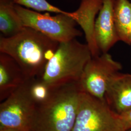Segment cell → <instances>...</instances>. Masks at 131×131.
Instances as JSON below:
<instances>
[{"label":"cell","instance_id":"1","mask_svg":"<svg viewBox=\"0 0 131 131\" xmlns=\"http://www.w3.org/2000/svg\"><path fill=\"white\" fill-rule=\"evenodd\" d=\"M59 43L32 28L25 27L10 37L0 38V52L12 57L28 79L40 77Z\"/></svg>","mask_w":131,"mask_h":131},{"label":"cell","instance_id":"2","mask_svg":"<svg viewBox=\"0 0 131 131\" xmlns=\"http://www.w3.org/2000/svg\"><path fill=\"white\" fill-rule=\"evenodd\" d=\"M82 91L79 82L52 89L49 98L37 104L31 131H72Z\"/></svg>","mask_w":131,"mask_h":131},{"label":"cell","instance_id":"3","mask_svg":"<svg viewBox=\"0 0 131 131\" xmlns=\"http://www.w3.org/2000/svg\"><path fill=\"white\" fill-rule=\"evenodd\" d=\"M92 57L88 45L76 38L59 43L38 78L52 89L79 82L85 66Z\"/></svg>","mask_w":131,"mask_h":131},{"label":"cell","instance_id":"4","mask_svg":"<svg viewBox=\"0 0 131 131\" xmlns=\"http://www.w3.org/2000/svg\"><path fill=\"white\" fill-rule=\"evenodd\" d=\"M72 131H126L119 115L106 101L84 91L80 97L77 117Z\"/></svg>","mask_w":131,"mask_h":131},{"label":"cell","instance_id":"5","mask_svg":"<svg viewBox=\"0 0 131 131\" xmlns=\"http://www.w3.org/2000/svg\"><path fill=\"white\" fill-rule=\"evenodd\" d=\"M15 7L25 27L32 28L59 43L82 36V32L76 28L75 20L69 15L52 16L48 12L42 14L16 4Z\"/></svg>","mask_w":131,"mask_h":131},{"label":"cell","instance_id":"6","mask_svg":"<svg viewBox=\"0 0 131 131\" xmlns=\"http://www.w3.org/2000/svg\"><path fill=\"white\" fill-rule=\"evenodd\" d=\"M33 79V78H32ZM32 79H28L0 104V128L31 131L37 103L30 93Z\"/></svg>","mask_w":131,"mask_h":131},{"label":"cell","instance_id":"7","mask_svg":"<svg viewBox=\"0 0 131 131\" xmlns=\"http://www.w3.org/2000/svg\"><path fill=\"white\" fill-rule=\"evenodd\" d=\"M122 69L121 63L108 52L92 57L84 67L79 81L81 87L84 92L105 101L109 81Z\"/></svg>","mask_w":131,"mask_h":131},{"label":"cell","instance_id":"8","mask_svg":"<svg viewBox=\"0 0 131 131\" xmlns=\"http://www.w3.org/2000/svg\"><path fill=\"white\" fill-rule=\"evenodd\" d=\"M116 0H103L102 8L95 25V36L101 52L107 53L119 41L114 20V5Z\"/></svg>","mask_w":131,"mask_h":131},{"label":"cell","instance_id":"9","mask_svg":"<svg viewBox=\"0 0 131 131\" xmlns=\"http://www.w3.org/2000/svg\"><path fill=\"white\" fill-rule=\"evenodd\" d=\"M103 4V0H81L78 8L74 12L73 19L83 30L92 57L101 54L95 39V25Z\"/></svg>","mask_w":131,"mask_h":131},{"label":"cell","instance_id":"10","mask_svg":"<svg viewBox=\"0 0 131 131\" xmlns=\"http://www.w3.org/2000/svg\"><path fill=\"white\" fill-rule=\"evenodd\" d=\"M105 100L119 115L131 109V74L119 72L114 75L109 82Z\"/></svg>","mask_w":131,"mask_h":131},{"label":"cell","instance_id":"11","mask_svg":"<svg viewBox=\"0 0 131 131\" xmlns=\"http://www.w3.org/2000/svg\"><path fill=\"white\" fill-rule=\"evenodd\" d=\"M28 79L18 63L0 52V101L2 102Z\"/></svg>","mask_w":131,"mask_h":131},{"label":"cell","instance_id":"12","mask_svg":"<svg viewBox=\"0 0 131 131\" xmlns=\"http://www.w3.org/2000/svg\"><path fill=\"white\" fill-rule=\"evenodd\" d=\"M15 5L9 0H0V31L4 37L14 36L25 27Z\"/></svg>","mask_w":131,"mask_h":131},{"label":"cell","instance_id":"13","mask_svg":"<svg viewBox=\"0 0 131 131\" xmlns=\"http://www.w3.org/2000/svg\"><path fill=\"white\" fill-rule=\"evenodd\" d=\"M114 20L119 41L131 43V2L129 0H116Z\"/></svg>","mask_w":131,"mask_h":131},{"label":"cell","instance_id":"14","mask_svg":"<svg viewBox=\"0 0 131 131\" xmlns=\"http://www.w3.org/2000/svg\"><path fill=\"white\" fill-rule=\"evenodd\" d=\"M16 5L25 6L28 9L37 12H46L56 14H62L70 16L73 19L74 12H69L50 4L47 0H18Z\"/></svg>","mask_w":131,"mask_h":131},{"label":"cell","instance_id":"15","mask_svg":"<svg viewBox=\"0 0 131 131\" xmlns=\"http://www.w3.org/2000/svg\"><path fill=\"white\" fill-rule=\"evenodd\" d=\"M30 89L34 100L39 104L45 102L49 98L52 89L39 78H35L31 79Z\"/></svg>","mask_w":131,"mask_h":131},{"label":"cell","instance_id":"16","mask_svg":"<svg viewBox=\"0 0 131 131\" xmlns=\"http://www.w3.org/2000/svg\"><path fill=\"white\" fill-rule=\"evenodd\" d=\"M119 116L126 131L131 129V109L119 114Z\"/></svg>","mask_w":131,"mask_h":131},{"label":"cell","instance_id":"17","mask_svg":"<svg viewBox=\"0 0 131 131\" xmlns=\"http://www.w3.org/2000/svg\"><path fill=\"white\" fill-rule=\"evenodd\" d=\"M0 131H21L18 129L12 128H0Z\"/></svg>","mask_w":131,"mask_h":131},{"label":"cell","instance_id":"18","mask_svg":"<svg viewBox=\"0 0 131 131\" xmlns=\"http://www.w3.org/2000/svg\"><path fill=\"white\" fill-rule=\"evenodd\" d=\"M9 1H11L13 2V3H14L16 4V2H17V1H18V0H9Z\"/></svg>","mask_w":131,"mask_h":131},{"label":"cell","instance_id":"19","mask_svg":"<svg viewBox=\"0 0 131 131\" xmlns=\"http://www.w3.org/2000/svg\"><path fill=\"white\" fill-rule=\"evenodd\" d=\"M131 131V129H130V130H127V131Z\"/></svg>","mask_w":131,"mask_h":131},{"label":"cell","instance_id":"20","mask_svg":"<svg viewBox=\"0 0 131 131\" xmlns=\"http://www.w3.org/2000/svg\"></svg>","mask_w":131,"mask_h":131}]
</instances>
